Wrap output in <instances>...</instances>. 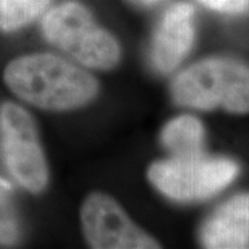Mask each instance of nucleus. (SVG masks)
<instances>
[{"label": "nucleus", "instance_id": "nucleus-10", "mask_svg": "<svg viewBox=\"0 0 249 249\" xmlns=\"http://www.w3.org/2000/svg\"><path fill=\"white\" fill-rule=\"evenodd\" d=\"M52 0H0V31L14 32L35 21Z\"/></svg>", "mask_w": 249, "mask_h": 249}, {"label": "nucleus", "instance_id": "nucleus-12", "mask_svg": "<svg viewBox=\"0 0 249 249\" xmlns=\"http://www.w3.org/2000/svg\"><path fill=\"white\" fill-rule=\"evenodd\" d=\"M209 9L220 13H242L249 9V0H199Z\"/></svg>", "mask_w": 249, "mask_h": 249}, {"label": "nucleus", "instance_id": "nucleus-8", "mask_svg": "<svg viewBox=\"0 0 249 249\" xmlns=\"http://www.w3.org/2000/svg\"><path fill=\"white\" fill-rule=\"evenodd\" d=\"M205 248L249 247V193L232 196L208 217L201 230Z\"/></svg>", "mask_w": 249, "mask_h": 249}, {"label": "nucleus", "instance_id": "nucleus-9", "mask_svg": "<svg viewBox=\"0 0 249 249\" xmlns=\"http://www.w3.org/2000/svg\"><path fill=\"white\" fill-rule=\"evenodd\" d=\"M160 142L172 157H193L204 154V124L193 115L178 116L162 129Z\"/></svg>", "mask_w": 249, "mask_h": 249}, {"label": "nucleus", "instance_id": "nucleus-3", "mask_svg": "<svg viewBox=\"0 0 249 249\" xmlns=\"http://www.w3.org/2000/svg\"><path fill=\"white\" fill-rule=\"evenodd\" d=\"M42 31L52 45L83 67L106 71L121 60L115 36L100 27L89 10L76 1H65L47 11Z\"/></svg>", "mask_w": 249, "mask_h": 249}, {"label": "nucleus", "instance_id": "nucleus-2", "mask_svg": "<svg viewBox=\"0 0 249 249\" xmlns=\"http://www.w3.org/2000/svg\"><path fill=\"white\" fill-rule=\"evenodd\" d=\"M172 97L180 107L248 114L249 67L232 58L202 60L178 73Z\"/></svg>", "mask_w": 249, "mask_h": 249}, {"label": "nucleus", "instance_id": "nucleus-6", "mask_svg": "<svg viewBox=\"0 0 249 249\" xmlns=\"http://www.w3.org/2000/svg\"><path fill=\"white\" fill-rule=\"evenodd\" d=\"M85 240L97 249H152L160 242L139 227L112 196L93 193L80 208Z\"/></svg>", "mask_w": 249, "mask_h": 249}, {"label": "nucleus", "instance_id": "nucleus-13", "mask_svg": "<svg viewBox=\"0 0 249 249\" xmlns=\"http://www.w3.org/2000/svg\"><path fill=\"white\" fill-rule=\"evenodd\" d=\"M133 1L137 4H142V6H152V4L160 3L162 0H133Z\"/></svg>", "mask_w": 249, "mask_h": 249}, {"label": "nucleus", "instance_id": "nucleus-7", "mask_svg": "<svg viewBox=\"0 0 249 249\" xmlns=\"http://www.w3.org/2000/svg\"><path fill=\"white\" fill-rule=\"evenodd\" d=\"M196 40L194 9L187 3L173 4L162 17L151 45V64L157 71H175Z\"/></svg>", "mask_w": 249, "mask_h": 249}, {"label": "nucleus", "instance_id": "nucleus-11", "mask_svg": "<svg viewBox=\"0 0 249 249\" xmlns=\"http://www.w3.org/2000/svg\"><path fill=\"white\" fill-rule=\"evenodd\" d=\"M21 235L19 219L9 181L0 178V247L16 245Z\"/></svg>", "mask_w": 249, "mask_h": 249}, {"label": "nucleus", "instance_id": "nucleus-4", "mask_svg": "<svg viewBox=\"0 0 249 249\" xmlns=\"http://www.w3.org/2000/svg\"><path fill=\"white\" fill-rule=\"evenodd\" d=\"M240 168L227 158H209L205 154L172 157L158 160L148 169V180L160 194L175 201H201L227 187Z\"/></svg>", "mask_w": 249, "mask_h": 249}, {"label": "nucleus", "instance_id": "nucleus-5", "mask_svg": "<svg viewBox=\"0 0 249 249\" xmlns=\"http://www.w3.org/2000/svg\"><path fill=\"white\" fill-rule=\"evenodd\" d=\"M3 158L10 175L31 194L49 184V165L39 140L34 118L14 103L0 108Z\"/></svg>", "mask_w": 249, "mask_h": 249}, {"label": "nucleus", "instance_id": "nucleus-1", "mask_svg": "<svg viewBox=\"0 0 249 249\" xmlns=\"http://www.w3.org/2000/svg\"><path fill=\"white\" fill-rule=\"evenodd\" d=\"M4 83L17 97L46 111L85 107L98 94L96 78L79 65L49 53L28 54L10 61Z\"/></svg>", "mask_w": 249, "mask_h": 249}]
</instances>
